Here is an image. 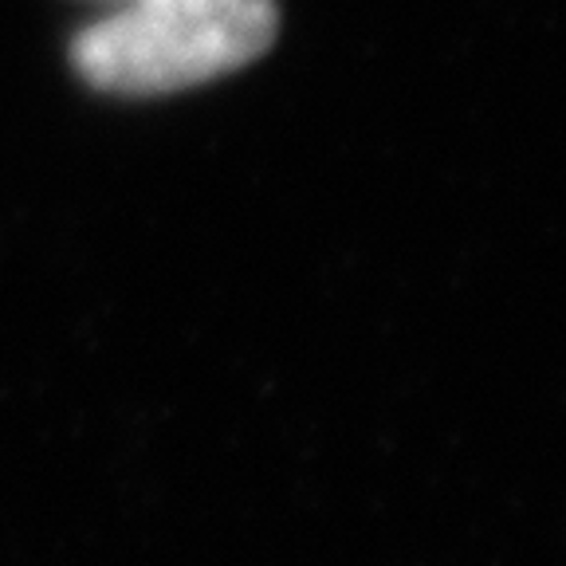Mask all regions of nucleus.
I'll return each mask as SVG.
<instances>
[{
	"label": "nucleus",
	"instance_id": "f257e3e1",
	"mask_svg": "<svg viewBox=\"0 0 566 566\" xmlns=\"http://www.w3.org/2000/svg\"><path fill=\"white\" fill-rule=\"evenodd\" d=\"M275 28L272 0H130L91 24L71 60L111 95H169L260 60Z\"/></svg>",
	"mask_w": 566,
	"mask_h": 566
}]
</instances>
